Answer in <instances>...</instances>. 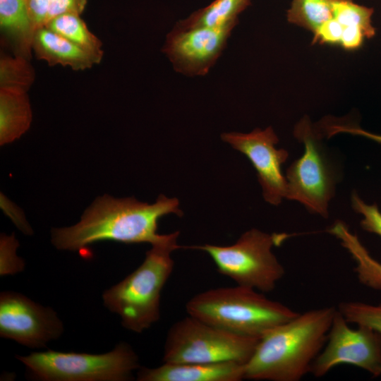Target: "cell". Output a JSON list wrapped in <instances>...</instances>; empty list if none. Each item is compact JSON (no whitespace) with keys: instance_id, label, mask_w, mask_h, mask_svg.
Masks as SVG:
<instances>
[{"instance_id":"cell-4","label":"cell","mask_w":381,"mask_h":381,"mask_svg":"<svg viewBox=\"0 0 381 381\" xmlns=\"http://www.w3.org/2000/svg\"><path fill=\"white\" fill-rule=\"evenodd\" d=\"M179 235L175 231L152 245L137 269L103 293L104 305L120 316L126 329L141 333L159 320L162 291L174 267L171 255L180 248Z\"/></svg>"},{"instance_id":"cell-15","label":"cell","mask_w":381,"mask_h":381,"mask_svg":"<svg viewBox=\"0 0 381 381\" xmlns=\"http://www.w3.org/2000/svg\"><path fill=\"white\" fill-rule=\"evenodd\" d=\"M32 109L27 92L0 89V144L18 139L30 128Z\"/></svg>"},{"instance_id":"cell-16","label":"cell","mask_w":381,"mask_h":381,"mask_svg":"<svg viewBox=\"0 0 381 381\" xmlns=\"http://www.w3.org/2000/svg\"><path fill=\"white\" fill-rule=\"evenodd\" d=\"M329 231L352 256L359 282L370 289L381 291V263L371 256L357 235L351 232L341 221L334 223Z\"/></svg>"},{"instance_id":"cell-21","label":"cell","mask_w":381,"mask_h":381,"mask_svg":"<svg viewBox=\"0 0 381 381\" xmlns=\"http://www.w3.org/2000/svg\"><path fill=\"white\" fill-rule=\"evenodd\" d=\"M35 78L30 59L16 55L0 60V89L27 92Z\"/></svg>"},{"instance_id":"cell-10","label":"cell","mask_w":381,"mask_h":381,"mask_svg":"<svg viewBox=\"0 0 381 381\" xmlns=\"http://www.w3.org/2000/svg\"><path fill=\"white\" fill-rule=\"evenodd\" d=\"M64 332L56 313L13 291L0 295V335L30 348H43Z\"/></svg>"},{"instance_id":"cell-6","label":"cell","mask_w":381,"mask_h":381,"mask_svg":"<svg viewBox=\"0 0 381 381\" xmlns=\"http://www.w3.org/2000/svg\"><path fill=\"white\" fill-rule=\"evenodd\" d=\"M286 236L284 234H270L252 229L231 246L205 244L190 248L206 252L218 272L237 285L267 293L274 290L284 275V268L272 252V247L279 246Z\"/></svg>"},{"instance_id":"cell-18","label":"cell","mask_w":381,"mask_h":381,"mask_svg":"<svg viewBox=\"0 0 381 381\" xmlns=\"http://www.w3.org/2000/svg\"><path fill=\"white\" fill-rule=\"evenodd\" d=\"M251 3L250 0H214L175 25L180 28L205 27L232 28L236 25L238 15Z\"/></svg>"},{"instance_id":"cell-8","label":"cell","mask_w":381,"mask_h":381,"mask_svg":"<svg viewBox=\"0 0 381 381\" xmlns=\"http://www.w3.org/2000/svg\"><path fill=\"white\" fill-rule=\"evenodd\" d=\"M294 133L303 143L304 152L286 171V198L301 203L310 213L327 218L329 202L337 182L336 169L308 117H303L296 124Z\"/></svg>"},{"instance_id":"cell-25","label":"cell","mask_w":381,"mask_h":381,"mask_svg":"<svg viewBox=\"0 0 381 381\" xmlns=\"http://www.w3.org/2000/svg\"><path fill=\"white\" fill-rule=\"evenodd\" d=\"M353 209L362 216L361 227L381 237V211L375 204L366 203L356 192L351 195Z\"/></svg>"},{"instance_id":"cell-9","label":"cell","mask_w":381,"mask_h":381,"mask_svg":"<svg viewBox=\"0 0 381 381\" xmlns=\"http://www.w3.org/2000/svg\"><path fill=\"white\" fill-rule=\"evenodd\" d=\"M337 309L326 344L311 367L315 377L341 364L362 368L373 377L381 375V333L365 325L353 329Z\"/></svg>"},{"instance_id":"cell-7","label":"cell","mask_w":381,"mask_h":381,"mask_svg":"<svg viewBox=\"0 0 381 381\" xmlns=\"http://www.w3.org/2000/svg\"><path fill=\"white\" fill-rule=\"evenodd\" d=\"M258 340L229 332L188 315L169 329L163 363L246 365Z\"/></svg>"},{"instance_id":"cell-2","label":"cell","mask_w":381,"mask_h":381,"mask_svg":"<svg viewBox=\"0 0 381 381\" xmlns=\"http://www.w3.org/2000/svg\"><path fill=\"white\" fill-rule=\"evenodd\" d=\"M336 310L334 306L310 310L268 331L245 365L244 379L299 381L310 373Z\"/></svg>"},{"instance_id":"cell-27","label":"cell","mask_w":381,"mask_h":381,"mask_svg":"<svg viewBox=\"0 0 381 381\" xmlns=\"http://www.w3.org/2000/svg\"><path fill=\"white\" fill-rule=\"evenodd\" d=\"M87 3V0H50L47 22L52 18L64 13H75L80 16Z\"/></svg>"},{"instance_id":"cell-22","label":"cell","mask_w":381,"mask_h":381,"mask_svg":"<svg viewBox=\"0 0 381 381\" xmlns=\"http://www.w3.org/2000/svg\"><path fill=\"white\" fill-rule=\"evenodd\" d=\"M333 18L345 28H357L363 30L372 38L375 35L373 23L374 9L358 4L353 0H333Z\"/></svg>"},{"instance_id":"cell-20","label":"cell","mask_w":381,"mask_h":381,"mask_svg":"<svg viewBox=\"0 0 381 381\" xmlns=\"http://www.w3.org/2000/svg\"><path fill=\"white\" fill-rule=\"evenodd\" d=\"M333 0H292L287 20L310 31L313 35L333 17Z\"/></svg>"},{"instance_id":"cell-3","label":"cell","mask_w":381,"mask_h":381,"mask_svg":"<svg viewBox=\"0 0 381 381\" xmlns=\"http://www.w3.org/2000/svg\"><path fill=\"white\" fill-rule=\"evenodd\" d=\"M188 314L229 332L260 339L298 313L258 290L237 285L210 289L186 303Z\"/></svg>"},{"instance_id":"cell-29","label":"cell","mask_w":381,"mask_h":381,"mask_svg":"<svg viewBox=\"0 0 381 381\" xmlns=\"http://www.w3.org/2000/svg\"><path fill=\"white\" fill-rule=\"evenodd\" d=\"M1 206L5 214L8 215L15 225L25 234L30 235L32 230L28 223L23 212L18 207L7 200L5 195L1 194Z\"/></svg>"},{"instance_id":"cell-5","label":"cell","mask_w":381,"mask_h":381,"mask_svg":"<svg viewBox=\"0 0 381 381\" xmlns=\"http://www.w3.org/2000/svg\"><path fill=\"white\" fill-rule=\"evenodd\" d=\"M16 358L32 377L42 381H128L140 367L138 355L125 342L101 354L48 350Z\"/></svg>"},{"instance_id":"cell-19","label":"cell","mask_w":381,"mask_h":381,"mask_svg":"<svg viewBox=\"0 0 381 381\" xmlns=\"http://www.w3.org/2000/svg\"><path fill=\"white\" fill-rule=\"evenodd\" d=\"M44 26L85 50L103 57L101 40L90 32L80 15L61 14L49 20Z\"/></svg>"},{"instance_id":"cell-23","label":"cell","mask_w":381,"mask_h":381,"mask_svg":"<svg viewBox=\"0 0 381 381\" xmlns=\"http://www.w3.org/2000/svg\"><path fill=\"white\" fill-rule=\"evenodd\" d=\"M337 309L349 323L368 326L381 333V303L346 301L341 303Z\"/></svg>"},{"instance_id":"cell-17","label":"cell","mask_w":381,"mask_h":381,"mask_svg":"<svg viewBox=\"0 0 381 381\" xmlns=\"http://www.w3.org/2000/svg\"><path fill=\"white\" fill-rule=\"evenodd\" d=\"M0 26L13 42L16 55L29 59L34 30L24 0H0Z\"/></svg>"},{"instance_id":"cell-28","label":"cell","mask_w":381,"mask_h":381,"mask_svg":"<svg viewBox=\"0 0 381 381\" xmlns=\"http://www.w3.org/2000/svg\"><path fill=\"white\" fill-rule=\"evenodd\" d=\"M325 131L328 137L339 133H350L352 135H360L366 138H368L373 141L378 143H381V135L369 132L359 126L349 124L338 123H325Z\"/></svg>"},{"instance_id":"cell-14","label":"cell","mask_w":381,"mask_h":381,"mask_svg":"<svg viewBox=\"0 0 381 381\" xmlns=\"http://www.w3.org/2000/svg\"><path fill=\"white\" fill-rule=\"evenodd\" d=\"M32 47L36 57L49 66L59 64L74 71L90 68L102 59L45 26L35 31Z\"/></svg>"},{"instance_id":"cell-13","label":"cell","mask_w":381,"mask_h":381,"mask_svg":"<svg viewBox=\"0 0 381 381\" xmlns=\"http://www.w3.org/2000/svg\"><path fill=\"white\" fill-rule=\"evenodd\" d=\"M245 365L236 362L214 363H168L156 368L140 367L138 381H240Z\"/></svg>"},{"instance_id":"cell-26","label":"cell","mask_w":381,"mask_h":381,"mask_svg":"<svg viewBox=\"0 0 381 381\" xmlns=\"http://www.w3.org/2000/svg\"><path fill=\"white\" fill-rule=\"evenodd\" d=\"M35 31L44 26L49 13L50 0H24Z\"/></svg>"},{"instance_id":"cell-11","label":"cell","mask_w":381,"mask_h":381,"mask_svg":"<svg viewBox=\"0 0 381 381\" xmlns=\"http://www.w3.org/2000/svg\"><path fill=\"white\" fill-rule=\"evenodd\" d=\"M221 138L250 160L257 171L265 201L274 205L280 204L286 197V179L282 169L289 153L275 147L279 138L272 128H258L248 133H224Z\"/></svg>"},{"instance_id":"cell-12","label":"cell","mask_w":381,"mask_h":381,"mask_svg":"<svg viewBox=\"0 0 381 381\" xmlns=\"http://www.w3.org/2000/svg\"><path fill=\"white\" fill-rule=\"evenodd\" d=\"M232 30L175 25L167 36L162 52L176 71L190 76L204 75L222 53Z\"/></svg>"},{"instance_id":"cell-1","label":"cell","mask_w":381,"mask_h":381,"mask_svg":"<svg viewBox=\"0 0 381 381\" xmlns=\"http://www.w3.org/2000/svg\"><path fill=\"white\" fill-rule=\"evenodd\" d=\"M175 214L181 217L179 201L160 195L153 204L134 198H97L76 224L52 231V242L59 250H78L102 241L126 244L164 241L168 234L157 232L160 218Z\"/></svg>"},{"instance_id":"cell-24","label":"cell","mask_w":381,"mask_h":381,"mask_svg":"<svg viewBox=\"0 0 381 381\" xmlns=\"http://www.w3.org/2000/svg\"><path fill=\"white\" fill-rule=\"evenodd\" d=\"M19 243L14 234H1L0 238V274H13L23 270L25 264L16 255Z\"/></svg>"}]
</instances>
